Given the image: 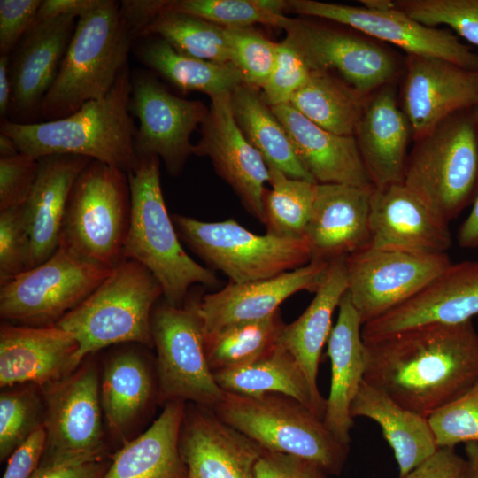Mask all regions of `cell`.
Segmentation results:
<instances>
[{"mask_svg":"<svg viewBox=\"0 0 478 478\" xmlns=\"http://www.w3.org/2000/svg\"><path fill=\"white\" fill-rule=\"evenodd\" d=\"M363 7L373 11H388L396 8L395 1L390 0H360Z\"/></svg>","mask_w":478,"mask_h":478,"instance_id":"6125c7cd","label":"cell"},{"mask_svg":"<svg viewBox=\"0 0 478 478\" xmlns=\"http://www.w3.org/2000/svg\"><path fill=\"white\" fill-rule=\"evenodd\" d=\"M410 136L391 84L366 98L354 137L374 189L403 183Z\"/></svg>","mask_w":478,"mask_h":478,"instance_id":"484cf974","label":"cell"},{"mask_svg":"<svg viewBox=\"0 0 478 478\" xmlns=\"http://www.w3.org/2000/svg\"><path fill=\"white\" fill-rule=\"evenodd\" d=\"M172 217L179 237L212 269L226 274L230 282L270 278L312 260L305 237L256 235L234 219L207 222L184 215Z\"/></svg>","mask_w":478,"mask_h":478,"instance_id":"9c48e42d","label":"cell"},{"mask_svg":"<svg viewBox=\"0 0 478 478\" xmlns=\"http://www.w3.org/2000/svg\"><path fill=\"white\" fill-rule=\"evenodd\" d=\"M346 257L329 261L324 279L305 312L284 326L279 343L287 349L301 366L312 397L325 412L326 399L320 393L317 377L323 346L332 330V317L348 289Z\"/></svg>","mask_w":478,"mask_h":478,"instance_id":"f546056e","label":"cell"},{"mask_svg":"<svg viewBox=\"0 0 478 478\" xmlns=\"http://www.w3.org/2000/svg\"><path fill=\"white\" fill-rule=\"evenodd\" d=\"M78 351L75 338L56 325L31 327L4 321L0 327V386L44 388L81 365Z\"/></svg>","mask_w":478,"mask_h":478,"instance_id":"603a6c76","label":"cell"},{"mask_svg":"<svg viewBox=\"0 0 478 478\" xmlns=\"http://www.w3.org/2000/svg\"><path fill=\"white\" fill-rule=\"evenodd\" d=\"M368 246L416 254L446 253L452 243L449 223L404 183L373 189Z\"/></svg>","mask_w":478,"mask_h":478,"instance_id":"7402d4cb","label":"cell"},{"mask_svg":"<svg viewBox=\"0 0 478 478\" xmlns=\"http://www.w3.org/2000/svg\"><path fill=\"white\" fill-rule=\"evenodd\" d=\"M29 250L22 205L0 211V286L28 268Z\"/></svg>","mask_w":478,"mask_h":478,"instance_id":"7dc6e473","label":"cell"},{"mask_svg":"<svg viewBox=\"0 0 478 478\" xmlns=\"http://www.w3.org/2000/svg\"><path fill=\"white\" fill-rule=\"evenodd\" d=\"M437 448L478 442V382L428 418Z\"/></svg>","mask_w":478,"mask_h":478,"instance_id":"f6af8a7d","label":"cell"},{"mask_svg":"<svg viewBox=\"0 0 478 478\" xmlns=\"http://www.w3.org/2000/svg\"><path fill=\"white\" fill-rule=\"evenodd\" d=\"M200 133L195 155L210 158L217 173L234 189L246 210L264 224L265 183L269 181V169L237 126L230 93L211 97Z\"/></svg>","mask_w":478,"mask_h":478,"instance_id":"e0dca14e","label":"cell"},{"mask_svg":"<svg viewBox=\"0 0 478 478\" xmlns=\"http://www.w3.org/2000/svg\"><path fill=\"white\" fill-rule=\"evenodd\" d=\"M237 126L267 166L290 178L316 182L297 158L291 141L259 90L242 83L230 93Z\"/></svg>","mask_w":478,"mask_h":478,"instance_id":"d590c367","label":"cell"},{"mask_svg":"<svg viewBox=\"0 0 478 478\" xmlns=\"http://www.w3.org/2000/svg\"><path fill=\"white\" fill-rule=\"evenodd\" d=\"M42 0L0 1V55H11L30 30Z\"/></svg>","mask_w":478,"mask_h":478,"instance_id":"681fc988","label":"cell"},{"mask_svg":"<svg viewBox=\"0 0 478 478\" xmlns=\"http://www.w3.org/2000/svg\"><path fill=\"white\" fill-rule=\"evenodd\" d=\"M169 11L192 15L222 27H248L254 24L282 28L289 18L266 11L258 0H174Z\"/></svg>","mask_w":478,"mask_h":478,"instance_id":"b9f144b4","label":"cell"},{"mask_svg":"<svg viewBox=\"0 0 478 478\" xmlns=\"http://www.w3.org/2000/svg\"><path fill=\"white\" fill-rule=\"evenodd\" d=\"M19 149L16 142L9 135L0 133V156L10 158L19 154Z\"/></svg>","mask_w":478,"mask_h":478,"instance_id":"94428289","label":"cell"},{"mask_svg":"<svg viewBox=\"0 0 478 478\" xmlns=\"http://www.w3.org/2000/svg\"><path fill=\"white\" fill-rule=\"evenodd\" d=\"M90 161L70 154L38 159L35 182L22 205L30 243L27 269L46 261L58 250L71 191Z\"/></svg>","mask_w":478,"mask_h":478,"instance_id":"4316f807","label":"cell"},{"mask_svg":"<svg viewBox=\"0 0 478 478\" xmlns=\"http://www.w3.org/2000/svg\"><path fill=\"white\" fill-rule=\"evenodd\" d=\"M465 478H478V442L465 443Z\"/></svg>","mask_w":478,"mask_h":478,"instance_id":"91938a15","label":"cell"},{"mask_svg":"<svg viewBox=\"0 0 478 478\" xmlns=\"http://www.w3.org/2000/svg\"><path fill=\"white\" fill-rule=\"evenodd\" d=\"M223 28L230 62L238 69L243 82L261 89L274 66L278 43L252 27Z\"/></svg>","mask_w":478,"mask_h":478,"instance_id":"7bdbcfd3","label":"cell"},{"mask_svg":"<svg viewBox=\"0 0 478 478\" xmlns=\"http://www.w3.org/2000/svg\"><path fill=\"white\" fill-rule=\"evenodd\" d=\"M120 6V2L102 0L78 18L56 80L41 104L38 120L66 117L111 90L136 42Z\"/></svg>","mask_w":478,"mask_h":478,"instance_id":"3957f363","label":"cell"},{"mask_svg":"<svg viewBox=\"0 0 478 478\" xmlns=\"http://www.w3.org/2000/svg\"><path fill=\"white\" fill-rule=\"evenodd\" d=\"M130 95L131 72L127 65L104 96L87 102L75 112L30 124L2 120L0 133L12 137L21 153L36 160L54 154L78 155L129 173L140 162Z\"/></svg>","mask_w":478,"mask_h":478,"instance_id":"7a4b0ae2","label":"cell"},{"mask_svg":"<svg viewBox=\"0 0 478 478\" xmlns=\"http://www.w3.org/2000/svg\"><path fill=\"white\" fill-rule=\"evenodd\" d=\"M180 450L188 478H255L266 451L223 422L212 408L186 403Z\"/></svg>","mask_w":478,"mask_h":478,"instance_id":"44dd1931","label":"cell"},{"mask_svg":"<svg viewBox=\"0 0 478 478\" xmlns=\"http://www.w3.org/2000/svg\"><path fill=\"white\" fill-rule=\"evenodd\" d=\"M46 447V432L39 427L11 454L3 478H32Z\"/></svg>","mask_w":478,"mask_h":478,"instance_id":"816d5d0a","label":"cell"},{"mask_svg":"<svg viewBox=\"0 0 478 478\" xmlns=\"http://www.w3.org/2000/svg\"><path fill=\"white\" fill-rule=\"evenodd\" d=\"M329 262L312 260L283 274L243 283L230 282L223 289L203 296L198 312L204 336L232 323L266 318L293 294L316 292Z\"/></svg>","mask_w":478,"mask_h":478,"instance_id":"cb8c5ba5","label":"cell"},{"mask_svg":"<svg viewBox=\"0 0 478 478\" xmlns=\"http://www.w3.org/2000/svg\"><path fill=\"white\" fill-rule=\"evenodd\" d=\"M451 263L447 253L416 254L367 246L345 258L347 292L365 324L418 294Z\"/></svg>","mask_w":478,"mask_h":478,"instance_id":"4fadbf2b","label":"cell"},{"mask_svg":"<svg viewBox=\"0 0 478 478\" xmlns=\"http://www.w3.org/2000/svg\"><path fill=\"white\" fill-rule=\"evenodd\" d=\"M185 405L179 400L164 405L150 427L113 455L102 478H188L180 450Z\"/></svg>","mask_w":478,"mask_h":478,"instance_id":"1f68e13d","label":"cell"},{"mask_svg":"<svg viewBox=\"0 0 478 478\" xmlns=\"http://www.w3.org/2000/svg\"><path fill=\"white\" fill-rule=\"evenodd\" d=\"M295 152L317 183L373 189L354 135H339L317 126L289 104L271 107Z\"/></svg>","mask_w":478,"mask_h":478,"instance_id":"83f0119b","label":"cell"},{"mask_svg":"<svg viewBox=\"0 0 478 478\" xmlns=\"http://www.w3.org/2000/svg\"><path fill=\"white\" fill-rule=\"evenodd\" d=\"M212 374L225 392L248 397L267 393L285 395L297 400L323 420L324 412L315 402L301 366L280 343L250 364Z\"/></svg>","mask_w":478,"mask_h":478,"instance_id":"836d02e7","label":"cell"},{"mask_svg":"<svg viewBox=\"0 0 478 478\" xmlns=\"http://www.w3.org/2000/svg\"><path fill=\"white\" fill-rule=\"evenodd\" d=\"M107 469L103 459L71 465H42L32 478H102Z\"/></svg>","mask_w":478,"mask_h":478,"instance_id":"11a10c76","label":"cell"},{"mask_svg":"<svg viewBox=\"0 0 478 478\" xmlns=\"http://www.w3.org/2000/svg\"><path fill=\"white\" fill-rule=\"evenodd\" d=\"M34 384L5 389L0 396V459L10 457L43 425V398Z\"/></svg>","mask_w":478,"mask_h":478,"instance_id":"60d3db41","label":"cell"},{"mask_svg":"<svg viewBox=\"0 0 478 478\" xmlns=\"http://www.w3.org/2000/svg\"><path fill=\"white\" fill-rule=\"evenodd\" d=\"M226 424L263 449L312 461L326 473L338 474L349 453L323 420L297 400L277 393L248 397L225 392L212 408Z\"/></svg>","mask_w":478,"mask_h":478,"instance_id":"52a82bcc","label":"cell"},{"mask_svg":"<svg viewBox=\"0 0 478 478\" xmlns=\"http://www.w3.org/2000/svg\"><path fill=\"white\" fill-rule=\"evenodd\" d=\"M402 103L416 140L446 117L478 107V71L443 58L408 55Z\"/></svg>","mask_w":478,"mask_h":478,"instance_id":"d6986e66","label":"cell"},{"mask_svg":"<svg viewBox=\"0 0 478 478\" xmlns=\"http://www.w3.org/2000/svg\"><path fill=\"white\" fill-rule=\"evenodd\" d=\"M311 72L298 50L285 38L278 43L274 66L261 89L264 101L270 107L289 104L295 93L305 84Z\"/></svg>","mask_w":478,"mask_h":478,"instance_id":"bcb514c9","label":"cell"},{"mask_svg":"<svg viewBox=\"0 0 478 478\" xmlns=\"http://www.w3.org/2000/svg\"><path fill=\"white\" fill-rule=\"evenodd\" d=\"M472 209L458 230L457 241L461 248H478V190Z\"/></svg>","mask_w":478,"mask_h":478,"instance_id":"6f0895ef","label":"cell"},{"mask_svg":"<svg viewBox=\"0 0 478 478\" xmlns=\"http://www.w3.org/2000/svg\"><path fill=\"white\" fill-rule=\"evenodd\" d=\"M9 55H0V116L2 120L9 115L12 85L9 74Z\"/></svg>","mask_w":478,"mask_h":478,"instance_id":"680465c9","label":"cell"},{"mask_svg":"<svg viewBox=\"0 0 478 478\" xmlns=\"http://www.w3.org/2000/svg\"><path fill=\"white\" fill-rule=\"evenodd\" d=\"M285 324L280 310L258 320L227 325L205 335V351L212 372L250 364L279 343Z\"/></svg>","mask_w":478,"mask_h":478,"instance_id":"74e56055","label":"cell"},{"mask_svg":"<svg viewBox=\"0 0 478 478\" xmlns=\"http://www.w3.org/2000/svg\"><path fill=\"white\" fill-rule=\"evenodd\" d=\"M282 29L311 71L337 73L363 97L389 85L397 73L395 56L367 37L302 19L289 18Z\"/></svg>","mask_w":478,"mask_h":478,"instance_id":"9a60e30c","label":"cell"},{"mask_svg":"<svg viewBox=\"0 0 478 478\" xmlns=\"http://www.w3.org/2000/svg\"><path fill=\"white\" fill-rule=\"evenodd\" d=\"M267 166L271 189L264 196L266 233L284 238H305L318 183L290 178Z\"/></svg>","mask_w":478,"mask_h":478,"instance_id":"f35d334b","label":"cell"},{"mask_svg":"<svg viewBox=\"0 0 478 478\" xmlns=\"http://www.w3.org/2000/svg\"><path fill=\"white\" fill-rule=\"evenodd\" d=\"M130 213L127 173L91 160L73 184L58 247L113 268L123 259Z\"/></svg>","mask_w":478,"mask_h":478,"instance_id":"ba28073f","label":"cell"},{"mask_svg":"<svg viewBox=\"0 0 478 478\" xmlns=\"http://www.w3.org/2000/svg\"><path fill=\"white\" fill-rule=\"evenodd\" d=\"M350 412L353 419L364 417L379 425L393 451L399 477L420 466L438 449L428 418L402 407L365 381L351 402Z\"/></svg>","mask_w":478,"mask_h":478,"instance_id":"d6a6232c","label":"cell"},{"mask_svg":"<svg viewBox=\"0 0 478 478\" xmlns=\"http://www.w3.org/2000/svg\"><path fill=\"white\" fill-rule=\"evenodd\" d=\"M78 17L69 15L34 25L10 55L12 97L7 119L35 123L41 104L53 85Z\"/></svg>","mask_w":478,"mask_h":478,"instance_id":"ffe728a7","label":"cell"},{"mask_svg":"<svg viewBox=\"0 0 478 478\" xmlns=\"http://www.w3.org/2000/svg\"><path fill=\"white\" fill-rule=\"evenodd\" d=\"M201 297L189 294L181 306L164 301L153 309L158 402L163 405L179 400L212 409L225 396L207 360L198 312Z\"/></svg>","mask_w":478,"mask_h":478,"instance_id":"30bf717a","label":"cell"},{"mask_svg":"<svg viewBox=\"0 0 478 478\" xmlns=\"http://www.w3.org/2000/svg\"><path fill=\"white\" fill-rule=\"evenodd\" d=\"M208 108L197 100H187L167 90L147 72L131 73L129 111L139 120L135 149L140 158L156 156L172 176L180 175L195 145L191 134L204 120Z\"/></svg>","mask_w":478,"mask_h":478,"instance_id":"5bb4252c","label":"cell"},{"mask_svg":"<svg viewBox=\"0 0 478 478\" xmlns=\"http://www.w3.org/2000/svg\"><path fill=\"white\" fill-rule=\"evenodd\" d=\"M288 11L351 27L368 37L399 47L408 55L443 58L478 71V53L461 42L458 35L444 29L426 27L397 8L373 11L363 6L314 0H288Z\"/></svg>","mask_w":478,"mask_h":478,"instance_id":"2e32d148","label":"cell"},{"mask_svg":"<svg viewBox=\"0 0 478 478\" xmlns=\"http://www.w3.org/2000/svg\"><path fill=\"white\" fill-rule=\"evenodd\" d=\"M466 459L455 448H438L420 466L399 478H465Z\"/></svg>","mask_w":478,"mask_h":478,"instance_id":"f5cc1de1","label":"cell"},{"mask_svg":"<svg viewBox=\"0 0 478 478\" xmlns=\"http://www.w3.org/2000/svg\"><path fill=\"white\" fill-rule=\"evenodd\" d=\"M101 1L44 0L38 9L34 25L62 16L73 15L79 18L99 5Z\"/></svg>","mask_w":478,"mask_h":478,"instance_id":"9f6ffc18","label":"cell"},{"mask_svg":"<svg viewBox=\"0 0 478 478\" xmlns=\"http://www.w3.org/2000/svg\"><path fill=\"white\" fill-rule=\"evenodd\" d=\"M365 348L364 381L425 418L478 382V333L472 320L414 327Z\"/></svg>","mask_w":478,"mask_h":478,"instance_id":"6da1fadb","label":"cell"},{"mask_svg":"<svg viewBox=\"0 0 478 478\" xmlns=\"http://www.w3.org/2000/svg\"><path fill=\"white\" fill-rule=\"evenodd\" d=\"M255 478H327L326 471L307 459L265 451L255 466Z\"/></svg>","mask_w":478,"mask_h":478,"instance_id":"f907efd6","label":"cell"},{"mask_svg":"<svg viewBox=\"0 0 478 478\" xmlns=\"http://www.w3.org/2000/svg\"><path fill=\"white\" fill-rule=\"evenodd\" d=\"M163 290L140 263L123 258L104 281L56 326L79 344L82 363L89 355L114 344L153 348L151 316Z\"/></svg>","mask_w":478,"mask_h":478,"instance_id":"5b68a950","label":"cell"},{"mask_svg":"<svg viewBox=\"0 0 478 478\" xmlns=\"http://www.w3.org/2000/svg\"><path fill=\"white\" fill-rule=\"evenodd\" d=\"M478 314V261L451 263L418 294L362 325L365 343L432 323L459 324Z\"/></svg>","mask_w":478,"mask_h":478,"instance_id":"ac0fdd59","label":"cell"},{"mask_svg":"<svg viewBox=\"0 0 478 478\" xmlns=\"http://www.w3.org/2000/svg\"><path fill=\"white\" fill-rule=\"evenodd\" d=\"M148 35L161 37L178 52L192 58L230 62L224 28L192 15L166 7L148 27L143 37Z\"/></svg>","mask_w":478,"mask_h":478,"instance_id":"ab89813d","label":"cell"},{"mask_svg":"<svg viewBox=\"0 0 478 478\" xmlns=\"http://www.w3.org/2000/svg\"><path fill=\"white\" fill-rule=\"evenodd\" d=\"M396 8L415 21L445 25L478 48V0H397Z\"/></svg>","mask_w":478,"mask_h":478,"instance_id":"ee69618b","label":"cell"},{"mask_svg":"<svg viewBox=\"0 0 478 478\" xmlns=\"http://www.w3.org/2000/svg\"><path fill=\"white\" fill-rule=\"evenodd\" d=\"M134 51L143 65L185 93L198 91L211 98L231 93L243 83L231 62L217 63L181 54L157 35L138 39Z\"/></svg>","mask_w":478,"mask_h":478,"instance_id":"e575fe53","label":"cell"},{"mask_svg":"<svg viewBox=\"0 0 478 478\" xmlns=\"http://www.w3.org/2000/svg\"><path fill=\"white\" fill-rule=\"evenodd\" d=\"M100 382L103 414L112 436L123 443L152 403L158 388L145 357L136 348L120 349L104 364Z\"/></svg>","mask_w":478,"mask_h":478,"instance_id":"4dcf8cb0","label":"cell"},{"mask_svg":"<svg viewBox=\"0 0 478 478\" xmlns=\"http://www.w3.org/2000/svg\"><path fill=\"white\" fill-rule=\"evenodd\" d=\"M46 432L42 465H71L103 459L105 451L100 380L95 361L41 389Z\"/></svg>","mask_w":478,"mask_h":478,"instance_id":"7c38bea8","label":"cell"},{"mask_svg":"<svg viewBox=\"0 0 478 478\" xmlns=\"http://www.w3.org/2000/svg\"><path fill=\"white\" fill-rule=\"evenodd\" d=\"M113 268L59 246L46 261L0 286L1 319L24 326H54L87 298Z\"/></svg>","mask_w":478,"mask_h":478,"instance_id":"8fae6325","label":"cell"},{"mask_svg":"<svg viewBox=\"0 0 478 478\" xmlns=\"http://www.w3.org/2000/svg\"><path fill=\"white\" fill-rule=\"evenodd\" d=\"M131 198L122 257L147 268L159 282L165 301L181 306L194 285L216 286L213 271L191 258L179 240L160 184L159 158H140L127 173Z\"/></svg>","mask_w":478,"mask_h":478,"instance_id":"277c9868","label":"cell"},{"mask_svg":"<svg viewBox=\"0 0 478 478\" xmlns=\"http://www.w3.org/2000/svg\"><path fill=\"white\" fill-rule=\"evenodd\" d=\"M373 189L317 184L312 214L305 235L312 260L329 262L368 246Z\"/></svg>","mask_w":478,"mask_h":478,"instance_id":"d4e9b609","label":"cell"},{"mask_svg":"<svg viewBox=\"0 0 478 478\" xmlns=\"http://www.w3.org/2000/svg\"><path fill=\"white\" fill-rule=\"evenodd\" d=\"M38 160L19 152L0 158V211L21 206L35 182Z\"/></svg>","mask_w":478,"mask_h":478,"instance_id":"c3c4849f","label":"cell"},{"mask_svg":"<svg viewBox=\"0 0 478 478\" xmlns=\"http://www.w3.org/2000/svg\"><path fill=\"white\" fill-rule=\"evenodd\" d=\"M414 141L403 183L449 223L478 190V107L446 117Z\"/></svg>","mask_w":478,"mask_h":478,"instance_id":"8992f818","label":"cell"},{"mask_svg":"<svg viewBox=\"0 0 478 478\" xmlns=\"http://www.w3.org/2000/svg\"><path fill=\"white\" fill-rule=\"evenodd\" d=\"M366 98L332 73L312 71L289 104L328 132L354 135Z\"/></svg>","mask_w":478,"mask_h":478,"instance_id":"8d00e7d4","label":"cell"},{"mask_svg":"<svg viewBox=\"0 0 478 478\" xmlns=\"http://www.w3.org/2000/svg\"><path fill=\"white\" fill-rule=\"evenodd\" d=\"M339 313L327 342L331 364L329 395L323 422L342 443H351L354 419L350 409L366 370V348L361 336L362 321L348 292L342 297Z\"/></svg>","mask_w":478,"mask_h":478,"instance_id":"f1b7e54d","label":"cell"},{"mask_svg":"<svg viewBox=\"0 0 478 478\" xmlns=\"http://www.w3.org/2000/svg\"><path fill=\"white\" fill-rule=\"evenodd\" d=\"M168 0H125L120 2V13L136 41L144 36L148 27L163 12Z\"/></svg>","mask_w":478,"mask_h":478,"instance_id":"db71d44e","label":"cell"}]
</instances>
